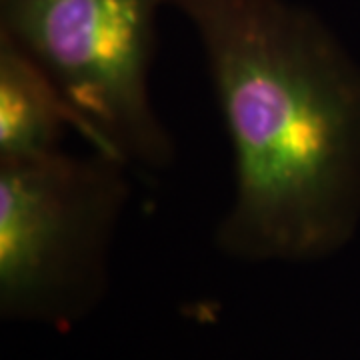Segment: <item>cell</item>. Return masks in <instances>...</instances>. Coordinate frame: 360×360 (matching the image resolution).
I'll return each instance as SVG.
<instances>
[{
  "label": "cell",
  "instance_id": "3957f363",
  "mask_svg": "<svg viewBox=\"0 0 360 360\" xmlns=\"http://www.w3.org/2000/svg\"><path fill=\"white\" fill-rule=\"evenodd\" d=\"M122 160L65 150L0 162V302L49 314L101 274L129 200Z\"/></svg>",
  "mask_w": 360,
  "mask_h": 360
},
{
  "label": "cell",
  "instance_id": "6da1fadb",
  "mask_svg": "<svg viewBox=\"0 0 360 360\" xmlns=\"http://www.w3.org/2000/svg\"><path fill=\"white\" fill-rule=\"evenodd\" d=\"M196 30L232 146L217 245L248 262H314L360 222V65L286 0H168Z\"/></svg>",
  "mask_w": 360,
  "mask_h": 360
},
{
  "label": "cell",
  "instance_id": "277c9868",
  "mask_svg": "<svg viewBox=\"0 0 360 360\" xmlns=\"http://www.w3.org/2000/svg\"><path fill=\"white\" fill-rule=\"evenodd\" d=\"M77 116L52 78L14 40L0 32V162L63 150Z\"/></svg>",
  "mask_w": 360,
  "mask_h": 360
},
{
  "label": "cell",
  "instance_id": "7a4b0ae2",
  "mask_svg": "<svg viewBox=\"0 0 360 360\" xmlns=\"http://www.w3.org/2000/svg\"><path fill=\"white\" fill-rule=\"evenodd\" d=\"M168 0H0V32L52 78L94 150L168 168L174 141L150 96L156 16Z\"/></svg>",
  "mask_w": 360,
  "mask_h": 360
}]
</instances>
